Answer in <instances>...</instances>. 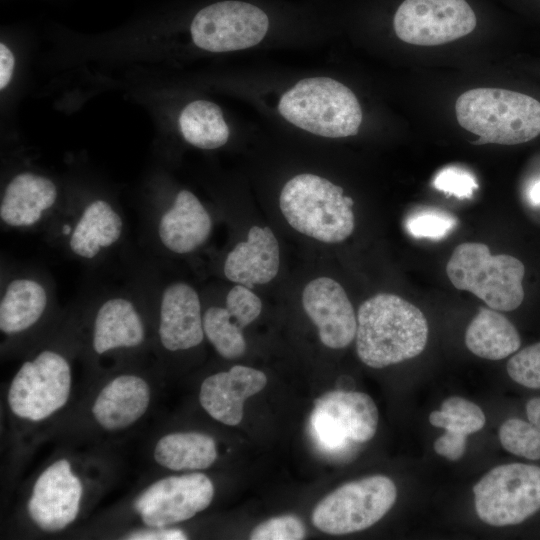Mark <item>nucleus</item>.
I'll return each mask as SVG.
<instances>
[{
  "mask_svg": "<svg viewBox=\"0 0 540 540\" xmlns=\"http://www.w3.org/2000/svg\"><path fill=\"white\" fill-rule=\"evenodd\" d=\"M428 340V323L419 308L381 293L359 307L356 351L369 367L383 368L418 356Z\"/></svg>",
  "mask_w": 540,
  "mask_h": 540,
  "instance_id": "f257e3e1",
  "label": "nucleus"
},
{
  "mask_svg": "<svg viewBox=\"0 0 540 540\" xmlns=\"http://www.w3.org/2000/svg\"><path fill=\"white\" fill-rule=\"evenodd\" d=\"M461 127L479 136L474 144L516 145L540 134V102L523 93L476 88L455 103Z\"/></svg>",
  "mask_w": 540,
  "mask_h": 540,
  "instance_id": "f03ea898",
  "label": "nucleus"
},
{
  "mask_svg": "<svg viewBox=\"0 0 540 540\" xmlns=\"http://www.w3.org/2000/svg\"><path fill=\"white\" fill-rule=\"evenodd\" d=\"M353 204L341 187L309 173L290 179L279 198L280 210L291 227L325 243H339L352 234Z\"/></svg>",
  "mask_w": 540,
  "mask_h": 540,
  "instance_id": "7ed1b4c3",
  "label": "nucleus"
},
{
  "mask_svg": "<svg viewBox=\"0 0 540 540\" xmlns=\"http://www.w3.org/2000/svg\"><path fill=\"white\" fill-rule=\"evenodd\" d=\"M278 111L293 125L328 138L356 135L362 122L355 94L344 84L323 76L296 83L281 96Z\"/></svg>",
  "mask_w": 540,
  "mask_h": 540,
  "instance_id": "20e7f679",
  "label": "nucleus"
},
{
  "mask_svg": "<svg viewBox=\"0 0 540 540\" xmlns=\"http://www.w3.org/2000/svg\"><path fill=\"white\" fill-rule=\"evenodd\" d=\"M446 272L455 288L473 293L491 309L512 311L524 299L523 263L511 255H492L485 244L458 245Z\"/></svg>",
  "mask_w": 540,
  "mask_h": 540,
  "instance_id": "39448f33",
  "label": "nucleus"
},
{
  "mask_svg": "<svg viewBox=\"0 0 540 540\" xmlns=\"http://www.w3.org/2000/svg\"><path fill=\"white\" fill-rule=\"evenodd\" d=\"M396 497L394 482L384 475L351 481L315 506L312 523L318 530L331 535L361 531L378 522L392 508Z\"/></svg>",
  "mask_w": 540,
  "mask_h": 540,
  "instance_id": "423d86ee",
  "label": "nucleus"
},
{
  "mask_svg": "<svg viewBox=\"0 0 540 540\" xmlns=\"http://www.w3.org/2000/svg\"><path fill=\"white\" fill-rule=\"evenodd\" d=\"M478 517L491 526L516 525L540 510V467L499 465L473 487Z\"/></svg>",
  "mask_w": 540,
  "mask_h": 540,
  "instance_id": "0eeeda50",
  "label": "nucleus"
},
{
  "mask_svg": "<svg viewBox=\"0 0 540 540\" xmlns=\"http://www.w3.org/2000/svg\"><path fill=\"white\" fill-rule=\"evenodd\" d=\"M71 370L61 354L44 350L22 364L14 376L8 403L18 417L43 420L62 408L70 394Z\"/></svg>",
  "mask_w": 540,
  "mask_h": 540,
  "instance_id": "6e6552de",
  "label": "nucleus"
},
{
  "mask_svg": "<svg viewBox=\"0 0 540 540\" xmlns=\"http://www.w3.org/2000/svg\"><path fill=\"white\" fill-rule=\"evenodd\" d=\"M378 419V409L369 395L335 390L315 400L310 428L321 447L338 451L350 442L369 441L375 435Z\"/></svg>",
  "mask_w": 540,
  "mask_h": 540,
  "instance_id": "1a4fd4ad",
  "label": "nucleus"
},
{
  "mask_svg": "<svg viewBox=\"0 0 540 540\" xmlns=\"http://www.w3.org/2000/svg\"><path fill=\"white\" fill-rule=\"evenodd\" d=\"M476 24L465 0H404L393 19L397 37L419 46L452 42L471 33Z\"/></svg>",
  "mask_w": 540,
  "mask_h": 540,
  "instance_id": "9d476101",
  "label": "nucleus"
},
{
  "mask_svg": "<svg viewBox=\"0 0 540 540\" xmlns=\"http://www.w3.org/2000/svg\"><path fill=\"white\" fill-rule=\"evenodd\" d=\"M269 19L257 6L241 1H223L201 9L190 31L193 42L211 52H229L258 44L266 35Z\"/></svg>",
  "mask_w": 540,
  "mask_h": 540,
  "instance_id": "9b49d317",
  "label": "nucleus"
},
{
  "mask_svg": "<svg viewBox=\"0 0 540 540\" xmlns=\"http://www.w3.org/2000/svg\"><path fill=\"white\" fill-rule=\"evenodd\" d=\"M214 486L203 473L160 479L135 500L134 509L149 527H166L194 517L213 500Z\"/></svg>",
  "mask_w": 540,
  "mask_h": 540,
  "instance_id": "f8f14e48",
  "label": "nucleus"
},
{
  "mask_svg": "<svg viewBox=\"0 0 540 540\" xmlns=\"http://www.w3.org/2000/svg\"><path fill=\"white\" fill-rule=\"evenodd\" d=\"M82 484L66 459L47 467L36 480L27 509L44 531H58L72 523L79 511Z\"/></svg>",
  "mask_w": 540,
  "mask_h": 540,
  "instance_id": "ddd939ff",
  "label": "nucleus"
},
{
  "mask_svg": "<svg viewBox=\"0 0 540 540\" xmlns=\"http://www.w3.org/2000/svg\"><path fill=\"white\" fill-rule=\"evenodd\" d=\"M302 305L317 326L325 346L341 349L356 337L357 318L353 306L334 279L318 277L310 281L302 292Z\"/></svg>",
  "mask_w": 540,
  "mask_h": 540,
  "instance_id": "4468645a",
  "label": "nucleus"
},
{
  "mask_svg": "<svg viewBox=\"0 0 540 540\" xmlns=\"http://www.w3.org/2000/svg\"><path fill=\"white\" fill-rule=\"evenodd\" d=\"M158 334L169 351L188 350L204 338L201 302L188 283L173 282L161 293Z\"/></svg>",
  "mask_w": 540,
  "mask_h": 540,
  "instance_id": "2eb2a0df",
  "label": "nucleus"
},
{
  "mask_svg": "<svg viewBox=\"0 0 540 540\" xmlns=\"http://www.w3.org/2000/svg\"><path fill=\"white\" fill-rule=\"evenodd\" d=\"M267 384L266 375L257 369L236 365L229 371L207 377L201 384L199 401L215 420L230 426L243 418L244 401Z\"/></svg>",
  "mask_w": 540,
  "mask_h": 540,
  "instance_id": "dca6fc26",
  "label": "nucleus"
},
{
  "mask_svg": "<svg viewBox=\"0 0 540 540\" xmlns=\"http://www.w3.org/2000/svg\"><path fill=\"white\" fill-rule=\"evenodd\" d=\"M212 219L190 191L177 193L172 205L159 217L156 232L162 246L175 254H188L206 242Z\"/></svg>",
  "mask_w": 540,
  "mask_h": 540,
  "instance_id": "f3484780",
  "label": "nucleus"
},
{
  "mask_svg": "<svg viewBox=\"0 0 540 540\" xmlns=\"http://www.w3.org/2000/svg\"><path fill=\"white\" fill-rule=\"evenodd\" d=\"M57 198L58 190L51 179L32 172L19 173L4 189L0 220L10 228H31L43 220Z\"/></svg>",
  "mask_w": 540,
  "mask_h": 540,
  "instance_id": "a211bd4d",
  "label": "nucleus"
},
{
  "mask_svg": "<svg viewBox=\"0 0 540 540\" xmlns=\"http://www.w3.org/2000/svg\"><path fill=\"white\" fill-rule=\"evenodd\" d=\"M279 264V245L273 231L253 226L247 240L237 243L227 254L223 271L229 281L252 288L273 280Z\"/></svg>",
  "mask_w": 540,
  "mask_h": 540,
  "instance_id": "6ab92c4d",
  "label": "nucleus"
},
{
  "mask_svg": "<svg viewBox=\"0 0 540 540\" xmlns=\"http://www.w3.org/2000/svg\"><path fill=\"white\" fill-rule=\"evenodd\" d=\"M123 231L120 212L108 201L96 199L84 207L68 230V247L76 257L93 260L115 245Z\"/></svg>",
  "mask_w": 540,
  "mask_h": 540,
  "instance_id": "aec40b11",
  "label": "nucleus"
},
{
  "mask_svg": "<svg viewBox=\"0 0 540 540\" xmlns=\"http://www.w3.org/2000/svg\"><path fill=\"white\" fill-rule=\"evenodd\" d=\"M150 402L148 383L136 375H120L108 382L92 406L94 418L106 430L126 428L146 412Z\"/></svg>",
  "mask_w": 540,
  "mask_h": 540,
  "instance_id": "412c9836",
  "label": "nucleus"
},
{
  "mask_svg": "<svg viewBox=\"0 0 540 540\" xmlns=\"http://www.w3.org/2000/svg\"><path fill=\"white\" fill-rule=\"evenodd\" d=\"M144 338L142 317L131 299L113 295L98 307L92 329V346L97 354L137 347Z\"/></svg>",
  "mask_w": 540,
  "mask_h": 540,
  "instance_id": "4be33fe9",
  "label": "nucleus"
},
{
  "mask_svg": "<svg viewBox=\"0 0 540 540\" xmlns=\"http://www.w3.org/2000/svg\"><path fill=\"white\" fill-rule=\"evenodd\" d=\"M48 303V289L38 278L21 275L10 279L1 293V332L12 335L28 330L44 315Z\"/></svg>",
  "mask_w": 540,
  "mask_h": 540,
  "instance_id": "5701e85b",
  "label": "nucleus"
},
{
  "mask_svg": "<svg viewBox=\"0 0 540 540\" xmlns=\"http://www.w3.org/2000/svg\"><path fill=\"white\" fill-rule=\"evenodd\" d=\"M465 344L476 356L501 360L516 352L521 344L515 326L497 310L481 308L465 333Z\"/></svg>",
  "mask_w": 540,
  "mask_h": 540,
  "instance_id": "b1692460",
  "label": "nucleus"
},
{
  "mask_svg": "<svg viewBox=\"0 0 540 540\" xmlns=\"http://www.w3.org/2000/svg\"><path fill=\"white\" fill-rule=\"evenodd\" d=\"M154 458L173 471L203 470L217 458L214 439L199 432H179L163 436L156 444Z\"/></svg>",
  "mask_w": 540,
  "mask_h": 540,
  "instance_id": "393cba45",
  "label": "nucleus"
},
{
  "mask_svg": "<svg viewBox=\"0 0 540 540\" xmlns=\"http://www.w3.org/2000/svg\"><path fill=\"white\" fill-rule=\"evenodd\" d=\"M179 127L184 139L201 149L221 147L229 138L220 107L206 100L188 104L179 116Z\"/></svg>",
  "mask_w": 540,
  "mask_h": 540,
  "instance_id": "a878e982",
  "label": "nucleus"
},
{
  "mask_svg": "<svg viewBox=\"0 0 540 540\" xmlns=\"http://www.w3.org/2000/svg\"><path fill=\"white\" fill-rule=\"evenodd\" d=\"M204 334L220 356L235 359L246 350L243 328L226 307L211 306L203 314Z\"/></svg>",
  "mask_w": 540,
  "mask_h": 540,
  "instance_id": "bb28decb",
  "label": "nucleus"
},
{
  "mask_svg": "<svg viewBox=\"0 0 540 540\" xmlns=\"http://www.w3.org/2000/svg\"><path fill=\"white\" fill-rule=\"evenodd\" d=\"M429 422L435 427L469 435L481 430L486 418L475 403L452 396L443 401L440 410L431 412Z\"/></svg>",
  "mask_w": 540,
  "mask_h": 540,
  "instance_id": "cd10ccee",
  "label": "nucleus"
},
{
  "mask_svg": "<svg viewBox=\"0 0 540 540\" xmlns=\"http://www.w3.org/2000/svg\"><path fill=\"white\" fill-rule=\"evenodd\" d=\"M501 445L508 452L530 460L540 459V429L529 421L506 420L499 429Z\"/></svg>",
  "mask_w": 540,
  "mask_h": 540,
  "instance_id": "c85d7f7f",
  "label": "nucleus"
},
{
  "mask_svg": "<svg viewBox=\"0 0 540 540\" xmlns=\"http://www.w3.org/2000/svg\"><path fill=\"white\" fill-rule=\"evenodd\" d=\"M507 372L516 383L540 389V342L513 355L507 363Z\"/></svg>",
  "mask_w": 540,
  "mask_h": 540,
  "instance_id": "c756f323",
  "label": "nucleus"
},
{
  "mask_svg": "<svg viewBox=\"0 0 540 540\" xmlns=\"http://www.w3.org/2000/svg\"><path fill=\"white\" fill-rule=\"evenodd\" d=\"M306 528L295 515H282L268 519L257 525L250 533L251 540H300L305 537Z\"/></svg>",
  "mask_w": 540,
  "mask_h": 540,
  "instance_id": "7c9ffc66",
  "label": "nucleus"
},
{
  "mask_svg": "<svg viewBox=\"0 0 540 540\" xmlns=\"http://www.w3.org/2000/svg\"><path fill=\"white\" fill-rule=\"evenodd\" d=\"M225 307L236 322L244 328L260 315L262 302L251 291V288L236 284L227 293Z\"/></svg>",
  "mask_w": 540,
  "mask_h": 540,
  "instance_id": "2f4dec72",
  "label": "nucleus"
},
{
  "mask_svg": "<svg viewBox=\"0 0 540 540\" xmlns=\"http://www.w3.org/2000/svg\"><path fill=\"white\" fill-rule=\"evenodd\" d=\"M408 231L418 238H442L456 225V219L446 213L422 212L407 221Z\"/></svg>",
  "mask_w": 540,
  "mask_h": 540,
  "instance_id": "473e14b6",
  "label": "nucleus"
},
{
  "mask_svg": "<svg viewBox=\"0 0 540 540\" xmlns=\"http://www.w3.org/2000/svg\"><path fill=\"white\" fill-rule=\"evenodd\" d=\"M434 186L458 198H470L478 188L474 177L458 167H448L440 171L434 179Z\"/></svg>",
  "mask_w": 540,
  "mask_h": 540,
  "instance_id": "72a5a7b5",
  "label": "nucleus"
},
{
  "mask_svg": "<svg viewBox=\"0 0 540 540\" xmlns=\"http://www.w3.org/2000/svg\"><path fill=\"white\" fill-rule=\"evenodd\" d=\"M467 435L445 430V433L434 442L435 452L451 461L460 459L466 446Z\"/></svg>",
  "mask_w": 540,
  "mask_h": 540,
  "instance_id": "f704fd0d",
  "label": "nucleus"
},
{
  "mask_svg": "<svg viewBox=\"0 0 540 540\" xmlns=\"http://www.w3.org/2000/svg\"><path fill=\"white\" fill-rule=\"evenodd\" d=\"M124 539L130 540H185L187 535L178 528L153 527L127 534Z\"/></svg>",
  "mask_w": 540,
  "mask_h": 540,
  "instance_id": "c9c22d12",
  "label": "nucleus"
},
{
  "mask_svg": "<svg viewBox=\"0 0 540 540\" xmlns=\"http://www.w3.org/2000/svg\"><path fill=\"white\" fill-rule=\"evenodd\" d=\"M15 59L11 50L4 44H0V89L3 90L9 84L14 69Z\"/></svg>",
  "mask_w": 540,
  "mask_h": 540,
  "instance_id": "e433bc0d",
  "label": "nucleus"
},
{
  "mask_svg": "<svg viewBox=\"0 0 540 540\" xmlns=\"http://www.w3.org/2000/svg\"><path fill=\"white\" fill-rule=\"evenodd\" d=\"M526 414L528 421L540 429V397L527 402Z\"/></svg>",
  "mask_w": 540,
  "mask_h": 540,
  "instance_id": "4c0bfd02",
  "label": "nucleus"
},
{
  "mask_svg": "<svg viewBox=\"0 0 540 540\" xmlns=\"http://www.w3.org/2000/svg\"><path fill=\"white\" fill-rule=\"evenodd\" d=\"M529 199L533 204H540V181L530 188Z\"/></svg>",
  "mask_w": 540,
  "mask_h": 540,
  "instance_id": "58836bf2",
  "label": "nucleus"
}]
</instances>
